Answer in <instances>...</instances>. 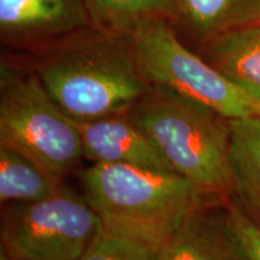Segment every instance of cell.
<instances>
[{"label":"cell","instance_id":"cell-1","mask_svg":"<svg viewBox=\"0 0 260 260\" xmlns=\"http://www.w3.org/2000/svg\"><path fill=\"white\" fill-rule=\"evenodd\" d=\"M32 53L31 71L76 122L124 113L151 88L129 35L92 27Z\"/></svg>","mask_w":260,"mask_h":260},{"label":"cell","instance_id":"cell-2","mask_svg":"<svg viewBox=\"0 0 260 260\" xmlns=\"http://www.w3.org/2000/svg\"><path fill=\"white\" fill-rule=\"evenodd\" d=\"M126 113L153 140L175 171L207 200L222 205L232 199L230 119L155 84Z\"/></svg>","mask_w":260,"mask_h":260},{"label":"cell","instance_id":"cell-3","mask_svg":"<svg viewBox=\"0 0 260 260\" xmlns=\"http://www.w3.org/2000/svg\"><path fill=\"white\" fill-rule=\"evenodd\" d=\"M79 177L84 199L102 220L132 224L169 236L191 211L213 204L178 174L92 164L81 170Z\"/></svg>","mask_w":260,"mask_h":260},{"label":"cell","instance_id":"cell-4","mask_svg":"<svg viewBox=\"0 0 260 260\" xmlns=\"http://www.w3.org/2000/svg\"><path fill=\"white\" fill-rule=\"evenodd\" d=\"M0 146L25 155L63 182L83 158L77 123L51 99L32 71L3 64Z\"/></svg>","mask_w":260,"mask_h":260},{"label":"cell","instance_id":"cell-5","mask_svg":"<svg viewBox=\"0 0 260 260\" xmlns=\"http://www.w3.org/2000/svg\"><path fill=\"white\" fill-rule=\"evenodd\" d=\"M129 39L149 84L203 103L228 119L260 118V103L190 51L169 19L141 22L129 32Z\"/></svg>","mask_w":260,"mask_h":260},{"label":"cell","instance_id":"cell-6","mask_svg":"<svg viewBox=\"0 0 260 260\" xmlns=\"http://www.w3.org/2000/svg\"><path fill=\"white\" fill-rule=\"evenodd\" d=\"M100 224L83 195L63 184L47 199L5 205L2 253L12 260H80Z\"/></svg>","mask_w":260,"mask_h":260},{"label":"cell","instance_id":"cell-7","mask_svg":"<svg viewBox=\"0 0 260 260\" xmlns=\"http://www.w3.org/2000/svg\"><path fill=\"white\" fill-rule=\"evenodd\" d=\"M92 27L83 0H0V35L11 46L34 52Z\"/></svg>","mask_w":260,"mask_h":260},{"label":"cell","instance_id":"cell-8","mask_svg":"<svg viewBox=\"0 0 260 260\" xmlns=\"http://www.w3.org/2000/svg\"><path fill=\"white\" fill-rule=\"evenodd\" d=\"M76 123L83 158L92 164H122L177 174L153 140L130 119L126 112Z\"/></svg>","mask_w":260,"mask_h":260},{"label":"cell","instance_id":"cell-9","mask_svg":"<svg viewBox=\"0 0 260 260\" xmlns=\"http://www.w3.org/2000/svg\"><path fill=\"white\" fill-rule=\"evenodd\" d=\"M161 260H246L226 223L224 204H207L188 214L172 234Z\"/></svg>","mask_w":260,"mask_h":260},{"label":"cell","instance_id":"cell-10","mask_svg":"<svg viewBox=\"0 0 260 260\" xmlns=\"http://www.w3.org/2000/svg\"><path fill=\"white\" fill-rule=\"evenodd\" d=\"M201 48L214 69L260 103V22L220 32Z\"/></svg>","mask_w":260,"mask_h":260},{"label":"cell","instance_id":"cell-11","mask_svg":"<svg viewBox=\"0 0 260 260\" xmlns=\"http://www.w3.org/2000/svg\"><path fill=\"white\" fill-rule=\"evenodd\" d=\"M171 24L203 45L220 32L260 22V0H174Z\"/></svg>","mask_w":260,"mask_h":260},{"label":"cell","instance_id":"cell-12","mask_svg":"<svg viewBox=\"0 0 260 260\" xmlns=\"http://www.w3.org/2000/svg\"><path fill=\"white\" fill-rule=\"evenodd\" d=\"M232 200L260 228V118L230 119Z\"/></svg>","mask_w":260,"mask_h":260},{"label":"cell","instance_id":"cell-13","mask_svg":"<svg viewBox=\"0 0 260 260\" xmlns=\"http://www.w3.org/2000/svg\"><path fill=\"white\" fill-rule=\"evenodd\" d=\"M171 236L132 224L102 220L80 260H161Z\"/></svg>","mask_w":260,"mask_h":260},{"label":"cell","instance_id":"cell-14","mask_svg":"<svg viewBox=\"0 0 260 260\" xmlns=\"http://www.w3.org/2000/svg\"><path fill=\"white\" fill-rule=\"evenodd\" d=\"M63 184L31 159L0 146L2 204H27L47 199L56 194Z\"/></svg>","mask_w":260,"mask_h":260},{"label":"cell","instance_id":"cell-15","mask_svg":"<svg viewBox=\"0 0 260 260\" xmlns=\"http://www.w3.org/2000/svg\"><path fill=\"white\" fill-rule=\"evenodd\" d=\"M93 28L129 35L141 22L165 18L172 22L174 0H83Z\"/></svg>","mask_w":260,"mask_h":260},{"label":"cell","instance_id":"cell-16","mask_svg":"<svg viewBox=\"0 0 260 260\" xmlns=\"http://www.w3.org/2000/svg\"><path fill=\"white\" fill-rule=\"evenodd\" d=\"M224 216L246 260H260V228L247 218L232 199L224 204Z\"/></svg>","mask_w":260,"mask_h":260},{"label":"cell","instance_id":"cell-17","mask_svg":"<svg viewBox=\"0 0 260 260\" xmlns=\"http://www.w3.org/2000/svg\"><path fill=\"white\" fill-rule=\"evenodd\" d=\"M0 260H12V259H10L9 256H6L4 253H2V254H0Z\"/></svg>","mask_w":260,"mask_h":260}]
</instances>
